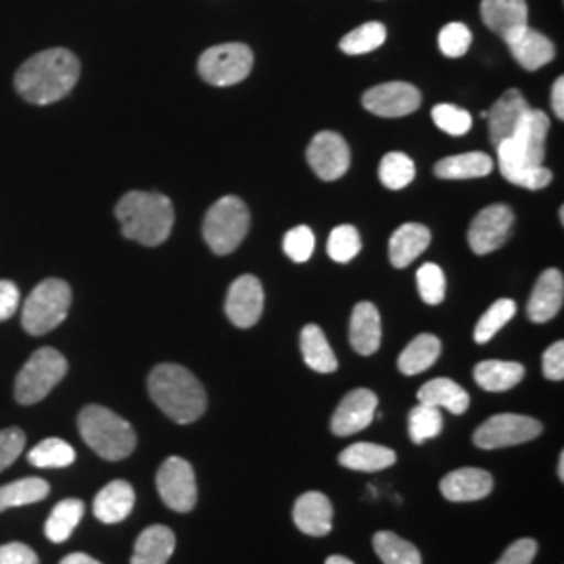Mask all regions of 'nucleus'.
Here are the masks:
<instances>
[{
	"label": "nucleus",
	"instance_id": "nucleus-1",
	"mask_svg": "<svg viewBox=\"0 0 564 564\" xmlns=\"http://www.w3.org/2000/svg\"><path fill=\"white\" fill-rule=\"evenodd\" d=\"M80 78V61L67 48H48L30 57L15 74V88L32 105L65 99Z\"/></svg>",
	"mask_w": 564,
	"mask_h": 564
},
{
	"label": "nucleus",
	"instance_id": "nucleus-2",
	"mask_svg": "<svg viewBox=\"0 0 564 564\" xmlns=\"http://www.w3.org/2000/svg\"><path fill=\"white\" fill-rule=\"evenodd\" d=\"M149 395L174 423L199 421L207 408V395L197 377L181 364H160L149 375Z\"/></svg>",
	"mask_w": 564,
	"mask_h": 564
},
{
	"label": "nucleus",
	"instance_id": "nucleus-3",
	"mask_svg": "<svg viewBox=\"0 0 564 564\" xmlns=\"http://www.w3.org/2000/svg\"><path fill=\"white\" fill-rule=\"evenodd\" d=\"M116 216L123 237L144 247L167 241L174 228V205L162 193L130 191L116 205Z\"/></svg>",
	"mask_w": 564,
	"mask_h": 564
},
{
	"label": "nucleus",
	"instance_id": "nucleus-4",
	"mask_svg": "<svg viewBox=\"0 0 564 564\" xmlns=\"http://www.w3.org/2000/svg\"><path fill=\"white\" fill-rule=\"evenodd\" d=\"M82 440L109 463L128 458L137 447L132 424L102 405H86L78 416Z\"/></svg>",
	"mask_w": 564,
	"mask_h": 564
},
{
	"label": "nucleus",
	"instance_id": "nucleus-5",
	"mask_svg": "<svg viewBox=\"0 0 564 564\" xmlns=\"http://www.w3.org/2000/svg\"><path fill=\"white\" fill-rule=\"evenodd\" d=\"M249 226V207L239 197L228 195L209 207L203 220V239L214 253L228 256L245 241Z\"/></svg>",
	"mask_w": 564,
	"mask_h": 564
},
{
	"label": "nucleus",
	"instance_id": "nucleus-6",
	"mask_svg": "<svg viewBox=\"0 0 564 564\" xmlns=\"http://www.w3.org/2000/svg\"><path fill=\"white\" fill-rule=\"evenodd\" d=\"M72 305V289L69 284L61 279H48L42 281L28 297L21 312V324L23 328L41 337L51 330H55L69 312Z\"/></svg>",
	"mask_w": 564,
	"mask_h": 564
},
{
	"label": "nucleus",
	"instance_id": "nucleus-7",
	"mask_svg": "<svg viewBox=\"0 0 564 564\" xmlns=\"http://www.w3.org/2000/svg\"><path fill=\"white\" fill-rule=\"evenodd\" d=\"M65 375V356L53 347H42L34 351L32 358L21 368L15 379V400L21 405L42 402L63 381Z\"/></svg>",
	"mask_w": 564,
	"mask_h": 564
},
{
	"label": "nucleus",
	"instance_id": "nucleus-8",
	"mask_svg": "<svg viewBox=\"0 0 564 564\" xmlns=\"http://www.w3.org/2000/svg\"><path fill=\"white\" fill-rule=\"evenodd\" d=\"M253 51L241 44H218L212 46L199 57V74L212 86H235L251 74Z\"/></svg>",
	"mask_w": 564,
	"mask_h": 564
},
{
	"label": "nucleus",
	"instance_id": "nucleus-9",
	"mask_svg": "<svg viewBox=\"0 0 564 564\" xmlns=\"http://www.w3.org/2000/svg\"><path fill=\"white\" fill-rule=\"evenodd\" d=\"M544 426L540 421L523 414H496L485 421L473 435V442L481 449H500L521 445L540 437Z\"/></svg>",
	"mask_w": 564,
	"mask_h": 564
},
{
	"label": "nucleus",
	"instance_id": "nucleus-10",
	"mask_svg": "<svg viewBox=\"0 0 564 564\" xmlns=\"http://www.w3.org/2000/svg\"><path fill=\"white\" fill-rule=\"evenodd\" d=\"M158 491L163 505L174 512H191L197 505V479L193 466L184 458L172 456L158 470Z\"/></svg>",
	"mask_w": 564,
	"mask_h": 564
},
{
	"label": "nucleus",
	"instance_id": "nucleus-11",
	"mask_svg": "<svg viewBox=\"0 0 564 564\" xmlns=\"http://www.w3.org/2000/svg\"><path fill=\"white\" fill-rule=\"evenodd\" d=\"M514 224V214L508 205L496 203L481 209L468 228V245L477 256H487L500 249Z\"/></svg>",
	"mask_w": 564,
	"mask_h": 564
},
{
	"label": "nucleus",
	"instance_id": "nucleus-12",
	"mask_svg": "<svg viewBox=\"0 0 564 564\" xmlns=\"http://www.w3.org/2000/svg\"><path fill=\"white\" fill-rule=\"evenodd\" d=\"M421 90L408 82H387L366 90L362 105L381 118H403L421 107Z\"/></svg>",
	"mask_w": 564,
	"mask_h": 564
},
{
	"label": "nucleus",
	"instance_id": "nucleus-13",
	"mask_svg": "<svg viewBox=\"0 0 564 564\" xmlns=\"http://www.w3.org/2000/svg\"><path fill=\"white\" fill-rule=\"evenodd\" d=\"M307 163L321 181H339L351 165V151L337 132H321L307 147Z\"/></svg>",
	"mask_w": 564,
	"mask_h": 564
},
{
	"label": "nucleus",
	"instance_id": "nucleus-14",
	"mask_svg": "<svg viewBox=\"0 0 564 564\" xmlns=\"http://www.w3.org/2000/svg\"><path fill=\"white\" fill-rule=\"evenodd\" d=\"M262 282L251 274H245L230 284L226 297V316L230 323L239 328H249L262 318Z\"/></svg>",
	"mask_w": 564,
	"mask_h": 564
},
{
	"label": "nucleus",
	"instance_id": "nucleus-15",
	"mask_svg": "<svg viewBox=\"0 0 564 564\" xmlns=\"http://www.w3.org/2000/svg\"><path fill=\"white\" fill-rule=\"evenodd\" d=\"M377 403L379 400L370 389L349 391L339 403L337 412L333 414V423H330L333 433L339 437H349L364 431L377 414Z\"/></svg>",
	"mask_w": 564,
	"mask_h": 564
},
{
	"label": "nucleus",
	"instance_id": "nucleus-16",
	"mask_svg": "<svg viewBox=\"0 0 564 564\" xmlns=\"http://www.w3.org/2000/svg\"><path fill=\"white\" fill-rule=\"evenodd\" d=\"M550 132V118L540 109H529L506 142L531 165H544L545 139ZM505 142V141H502Z\"/></svg>",
	"mask_w": 564,
	"mask_h": 564
},
{
	"label": "nucleus",
	"instance_id": "nucleus-17",
	"mask_svg": "<svg viewBox=\"0 0 564 564\" xmlns=\"http://www.w3.org/2000/svg\"><path fill=\"white\" fill-rule=\"evenodd\" d=\"M564 302V279L558 270H545L538 279L533 293L527 303V314L533 323L544 324L552 321Z\"/></svg>",
	"mask_w": 564,
	"mask_h": 564
},
{
	"label": "nucleus",
	"instance_id": "nucleus-18",
	"mask_svg": "<svg viewBox=\"0 0 564 564\" xmlns=\"http://www.w3.org/2000/svg\"><path fill=\"white\" fill-rule=\"evenodd\" d=\"M529 102L523 97L521 90L510 88L505 95L494 102V107L489 109L487 118H489V134L494 147H498L500 142L510 139L514 134V130L519 128V123L523 120L524 113L529 111Z\"/></svg>",
	"mask_w": 564,
	"mask_h": 564
},
{
	"label": "nucleus",
	"instance_id": "nucleus-19",
	"mask_svg": "<svg viewBox=\"0 0 564 564\" xmlns=\"http://www.w3.org/2000/svg\"><path fill=\"white\" fill-rule=\"evenodd\" d=\"M333 505L321 491H307L297 498L293 521L305 535L323 538L333 529Z\"/></svg>",
	"mask_w": 564,
	"mask_h": 564
},
{
	"label": "nucleus",
	"instance_id": "nucleus-20",
	"mask_svg": "<svg viewBox=\"0 0 564 564\" xmlns=\"http://www.w3.org/2000/svg\"><path fill=\"white\" fill-rule=\"evenodd\" d=\"M440 489L449 502H477L491 494L494 479L481 468H460L445 475Z\"/></svg>",
	"mask_w": 564,
	"mask_h": 564
},
{
	"label": "nucleus",
	"instance_id": "nucleus-21",
	"mask_svg": "<svg viewBox=\"0 0 564 564\" xmlns=\"http://www.w3.org/2000/svg\"><path fill=\"white\" fill-rule=\"evenodd\" d=\"M496 151H498L500 172L506 181L529 188V191H540L552 182V172L547 167L524 162L523 158L508 142H500L496 147Z\"/></svg>",
	"mask_w": 564,
	"mask_h": 564
},
{
	"label": "nucleus",
	"instance_id": "nucleus-22",
	"mask_svg": "<svg viewBox=\"0 0 564 564\" xmlns=\"http://www.w3.org/2000/svg\"><path fill=\"white\" fill-rule=\"evenodd\" d=\"M506 44H508L512 57L527 72H535L540 67H544L556 55V48H554L552 41L544 36V34L531 30L529 25L523 28V30H519L517 34H512L506 41Z\"/></svg>",
	"mask_w": 564,
	"mask_h": 564
},
{
	"label": "nucleus",
	"instance_id": "nucleus-23",
	"mask_svg": "<svg viewBox=\"0 0 564 564\" xmlns=\"http://www.w3.org/2000/svg\"><path fill=\"white\" fill-rule=\"evenodd\" d=\"M383 326L379 310L372 303H358L351 312L349 323V343L360 356H372L381 347Z\"/></svg>",
	"mask_w": 564,
	"mask_h": 564
},
{
	"label": "nucleus",
	"instance_id": "nucleus-24",
	"mask_svg": "<svg viewBox=\"0 0 564 564\" xmlns=\"http://www.w3.org/2000/svg\"><path fill=\"white\" fill-rule=\"evenodd\" d=\"M484 23L508 41L512 34L527 28V2L524 0H484L481 2Z\"/></svg>",
	"mask_w": 564,
	"mask_h": 564
},
{
	"label": "nucleus",
	"instance_id": "nucleus-25",
	"mask_svg": "<svg viewBox=\"0 0 564 564\" xmlns=\"http://www.w3.org/2000/svg\"><path fill=\"white\" fill-rule=\"evenodd\" d=\"M134 502H137L134 487L123 479H118V481L105 485L97 494L93 510L101 523L116 524L128 519V514L134 508Z\"/></svg>",
	"mask_w": 564,
	"mask_h": 564
},
{
	"label": "nucleus",
	"instance_id": "nucleus-26",
	"mask_svg": "<svg viewBox=\"0 0 564 564\" xmlns=\"http://www.w3.org/2000/svg\"><path fill=\"white\" fill-rule=\"evenodd\" d=\"M176 547V535L163 524L147 527L134 544L130 564H167Z\"/></svg>",
	"mask_w": 564,
	"mask_h": 564
},
{
	"label": "nucleus",
	"instance_id": "nucleus-27",
	"mask_svg": "<svg viewBox=\"0 0 564 564\" xmlns=\"http://www.w3.org/2000/svg\"><path fill=\"white\" fill-rule=\"evenodd\" d=\"M431 242V232L423 224H403L389 241V260L395 268L414 262Z\"/></svg>",
	"mask_w": 564,
	"mask_h": 564
},
{
	"label": "nucleus",
	"instance_id": "nucleus-28",
	"mask_svg": "<svg viewBox=\"0 0 564 564\" xmlns=\"http://www.w3.org/2000/svg\"><path fill=\"white\" fill-rule=\"evenodd\" d=\"M395 452L377 444H354L339 454V464L360 473H377L395 464Z\"/></svg>",
	"mask_w": 564,
	"mask_h": 564
},
{
	"label": "nucleus",
	"instance_id": "nucleus-29",
	"mask_svg": "<svg viewBox=\"0 0 564 564\" xmlns=\"http://www.w3.org/2000/svg\"><path fill=\"white\" fill-rule=\"evenodd\" d=\"M419 402L440 408V410L445 408L452 414H464L468 410L470 398L456 381L433 379L419 389Z\"/></svg>",
	"mask_w": 564,
	"mask_h": 564
},
{
	"label": "nucleus",
	"instance_id": "nucleus-30",
	"mask_svg": "<svg viewBox=\"0 0 564 564\" xmlns=\"http://www.w3.org/2000/svg\"><path fill=\"white\" fill-rule=\"evenodd\" d=\"M523 364L519 362L485 360V362L477 364V368H475V381L481 389L491 391V393H500V391H508V389L517 387L523 381Z\"/></svg>",
	"mask_w": 564,
	"mask_h": 564
},
{
	"label": "nucleus",
	"instance_id": "nucleus-31",
	"mask_svg": "<svg viewBox=\"0 0 564 564\" xmlns=\"http://www.w3.org/2000/svg\"><path fill=\"white\" fill-rule=\"evenodd\" d=\"M494 162L485 153H463L445 158L435 165V174L444 181H468V178H484L491 174Z\"/></svg>",
	"mask_w": 564,
	"mask_h": 564
},
{
	"label": "nucleus",
	"instance_id": "nucleus-32",
	"mask_svg": "<svg viewBox=\"0 0 564 564\" xmlns=\"http://www.w3.org/2000/svg\"><path fill=\"white\" fill-rule=\"evenodd\" d=\"M440 356H442V341L435 335L424 333L403 349L398 366L405 377H414L429 370L440 360Z\"/></svg>",
	"mask_w": 564,
	"mask_h": 564
},
{
	"label": "nucleus",
	"instance_id": "nucleus-33",
	"mask_svg": "<svg viewBox=\"0 0 564 564\" xmlns=\"http://www.w3.org/2000/svg\"><path fill=\"white\" fill-rule=\"evenodd\" d=\"M302 354L305 364L316 370V372H335L337 370V356L330 349V345L326 341V335L321 326L316 324H307L302 330Z\"/></svg>",
	"mask_w": 564,
	"mask_h": 564
},
{
	"label": "nucleus",
	"instance_id": "nucleus-34",
	"mask_svg": "<svg viewBox=\"0 0 564 564\" xmlns=\"http://www.w3.org/2000/svg\"><path fill=\"white\" fill-rule=\"evenodd\" d=\"M84 517V502L69 498L63 500L53 508L48 521L44 524V535L53 542V544H63L72 538L74 529L80 524Z\"/></svg>",
	"mask_w": 564,
	"mask_h": 564
},
{
	"label": "nucleus",
	"instance_id": "nucleus-35",
	"mask_svg": "<svg viewBox=\"0 0 564 564\" xmlns=\"http://www.w3.org/2000/svg\"><path fill=\"white\" fill-rule=\"evenodd\" d=\"M51 487L39 477H25L13 484L2 485L0 487V512L9 508H20V506L36 505L42 502L48 496Z\"/></svg>",
	"mask_w": 564,
	"mask_h": 564
},
{
	"label": "nucleus",
	"instance_id": "nucleus-36",
	"mask_svg": "<svg viewBox=\"0 0 564 564\" xmlns=\"http://www.w3.org/2000/svg\"><path fill=\"white\" fill-rule=\"evenodd\" d=\"M372 544L384 564H423L419 547L391 531H379Z\"/></svg>",
	"mask_w": 564,
	"mask_h": 564
},
{
	"label": "nucleus",
	"instance_id": "nucleus-37",
	"mask_svg": "<svg viewBox=\"0 0 564 564\" xmlns=\"http://www.w3.org/2000/svg\"><path fill=\"white\" fill-rule=\"evenodd\" d=\"M442 429H444V419L440 408H433L426 403H419L416 408H412L408 419V433L414 444L421 445L437 437Z\"/></svg>",
	"mask_w": 564,
	"mask_h": 564
},
{
	"label": "nucleus",
	"instance_id": "nucleus-38",
	"mask_svg": "<svg viewBox=\"0 0 564 564\" xmlns=\"http://www.w3.org/2000/svg\"><path fill=\"white\" fill-rule=\"evenodd\" d=\"M384 41H387V30H384L383 23L368 21L360 28H356L354 32H349L339 42V48L345 55H366V53H372L379 46H383Z\"/></svg>",
	"mask_w": 564,
	"mask_h": 564
},
{
	"label": "nucleus",
	"instance_id": "nucleus-39",
	"mask_svg": "<svg viewBox=\"0 0 564 564\" xmlns=\"http://www.w3.org/2000/svg\"><path fill=\"white\" fill-rule=\"evenodd\" d=\"M74 460H76L74 447L57 437L44 440L36 447H32L28 454V463L36 468H65L74 464Z\"/></svg>",
	"mask_w": 564,
	"mask_h": 564
},
{
	"label": "nucleus",
	"instance_id": "nucleus-40",
	"mask_svg": "<svg viewBox=\"0 0 564 564\" xmlns=\"http://www.w3.org/2000/svg\"><path fill=\"white\" fill-rule=\"evenodd\" d=\"M416 176V165L405 153H387L379 165V178L387 188H405Z\"/></svg>",
	"mask_w": 564,
	"mask_h": 564
},
{
	"label": "nucleus",
	"instance_id": "nucleus-41",
	"mask_svg": "<svg viewBox=\"0 0 564 564\" xmlns=\"http://www.w3.org/2000/svg\"><path fill=\"white\" fill-rule=\"evenodd\" d=\"M362 249V239H360V232L356 230V226L351 224H343L337 226L330 237H328V245H326V251L330 256V260L335 262L347 263L351 262Z\"/></svg>",
	"mask_w": 564,
	"mask_h": 564
},
{
	"label": "nucleus",
	"instance_id": "nucleus-42",
	"mask_svg": "<svg viewBox=\"0 0 564 564\" xmlns=\"http://www.w3.org/2000/svg\"><path fill=\"white\" fill-rule=\"evenodd\" d=\"M514 314H517V303L512 300H500V302L494 303L481 316V321L475 328V341H491L498 335V330L506 326V323L512 321Z\"/></svg>",
	"mask_w": 564,
	"mask_h": 564
},
{
	"label": "nucleus",
	"instance_id": "nucleus-43",
	"mask_svg": "<svg viewBox=\"0 0 564 564\" xmlns=\"http://www.w3.org/2000/svg\"><path fill=\"white\" fill-rule=\"evenodd\" d=\"M437 41H440V51L444 53L445 57L458 59V57L466 55V51L470 48L473 34L460 21H452L440 32Z\"/></svg>",
	"mask_w": 564,
	"mask_h": 564
},
{
	"label": "nucleus",
	"instance_id": "nucleus-44",
	"mask_svg": "<svg viewBox=\"0 0 564 564\" xmlns=\"http://www.w3.org/2000/svg\"><path fill=\"white\" fill-rule=\"evenodd\" d=\"M433 121L437 123L440 130H444V132L452 134V137H463L473 126L470 113L463 109V107H456V105H437V107H433Z\"/></svg>",
	"mask_w": 564,
	"mask_h": 564
},
{
	"label": "nucleus",
	"instance_id": "nucleus-45",
	"mask_svg": "<svg viewBox=\"0 0 564 564\" xmlns=\"http://www.w3.org/2000/svg\"><path fill=\"white\" fill-rule=\"evenodd\" d=\"M419 281V291L424 303L429 305H440L445 297V276L444 270L437 263H424L423 268L416 274Z\"/></svg>",
	"mask_w": 564,
	"mask_h": 564
},
{
	"label": "nucleus",
	"instance_id": "nucleus-46",
	"mask_svg": "<svg viewBox=\"0 0 564 564\" xmlns=\"http://www.w3.org/2000/svg\"><path fill=\"white\" fill-rule=\"evenodd\" d=\"M314 247H316V239L307 226H295L284 235V242H282L284 253L297 263L307 262L314 253Z\"/></svg>",
	"mask_w": 564,
	"mask_h": 564
},
{
	"label": "nucleus",
	"instance_id": "nucleus-47",
	"mask_svg": "<svg viewBox=\"0 0 564 564\" xmlns=\"http://www.w3.org/2000/svg\"><path fill=\"white\" fill-rule=\"evenodd\" d=\"M23 447H25V433L21 429L11 426L0 431V473L20 458Z\"/></svg>",
	"mask_w": 564,
	"mask_h": 564
},
{
	"label": "nucleus",
	"instance_id": "nucleus-48",
	"mask_svg": "<svg viewBox=\"0 0 564 564\" xmlns=\"http://www.w3.org/2000/svg\"><path fill=\"white\" fill-rule=\"evenodd\" d=\"M538 554L535 540H519L510 547H506L502 558L496 564H531Z\"/></svg>",
	"mask_w": 564,
	"mask_h": 564
},
{
	"label": "nucleus",
	"instance_id": "nucleus-49",
	"mask_svg": "<svg viewBox=\"0 0 564 564\" xmlns=\"http://www.w3.org/2000/svg\"><path fill=\"white\" fill-rule=\"evenodd\" d=\"M544 375L547 381L564 379V343H552L544 354Z\"/></svg>",
	"mask_w": 564,
	"mask_h": 564
},
{
	"label": "nucleus",
	"instance_id": "nucleus-50",
	"mask_svg": "<svg viewBox=\"0 0 564 564\" xmlns=\"http://www.w3.org/2000/svg\"><path fill=\"white\" fill-rule=\"evenodd\" d=\"M0 564H39L36 552L25 544L0 545Z\"/></svg>",
	"mask_w": 564,
	"mask_h": 564
},
{
	"label": "nucleus",
	"instance_id": "nucleus-51",
	"mask_svg": "<svg viewBox=\"0 0 564 564\" xmlns=\"http://www.w3.org/2000/svg\"><path fill=\"white\" fill-rule=\"evenodd\" d=\"M20 307V289L11 281H0V323L9 321Z\"/></svg>",
	"mask_w": 564,
	"mask_h": 564
},
{
	"label": "nucleus",
	"instance_id": "nucleus-52",
	"mask_svg": "<svg viewBox=\"0 0 564 564\" xmlns=\"http://www.w3.org/2000/svg\"><path fill=\"white\" fill-rule=\"evenodd\" d=\"M552 107L556 111V118L564 120V78H558L552 88Z\"/></svg>",
	"mask_w": 564,
	"mask_h": 564
},
{
	"label": "nucleus",
	"instance_id": "nucleus-53",
	"mask_svg": "<svg viewBox=\"0 0 564 564\" xmlns=\"http://www.w3.org/2000/svg\"><path fill=\"white\" fill-rule=\"evenodd\" d=\"M61 564H101L99 561H95L93 556H88V554H82V552H76V554H69V556H65Z\"/></svg>",
	"mask_w": 564,
	"mask_h": 564
},
{
	"label": "nucleus",
	"instance_id": "nucleus-54",
	"mask_svg": "<svg viewBox=\"0 0 564 564\" xmlns=\"http://www.w3.org/2000/svg\"><path fill=\"white\" fill-rule=\"evenodd\" d=\"M326 564H354L349 558H345V556H330Z\"/></svg>",
	"mask_w": 564,
	"mask_h": 564
},
{
	"label": "nucleus",
	"instance_id": "nucleus-55",
	"mask_svg": "<svg viewBox=\"0 0 564 564\" xmlns=\"http://www.w3.org/2000/svg\"><path fill=\"white\" fill-rule=\"evenodd\" d=\"M558 479L564 481V452H561V456H558Z\"/></svg>",
	"mask_w": 564,
	"mask_h": 564
}]
</instances>
